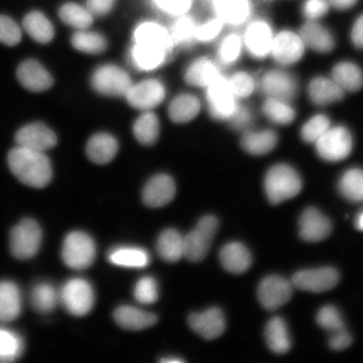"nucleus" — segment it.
Wrapping results in <instances>:
<instances>
[{
	"mask_svg": "<svg viewBox=\"0 0 363 363\" xmlns=\"http://www.w3.org/2000/svg\"><path fill=\"white\" fill-rule=\"evenodd\" d=\"M8 165L18 180L31 188H45L52 179V163L45 152L17 146L9 152Z\"/></svg>",
	"mask_w": 363,
	"mask_h": 363,
	"instance_id": "nucleus-1",
	"label": "nucleus"
},
{
	"mask_svg": "<svg viewBox=\"0 0 363 363\" xmlns=\"http://www.w3.org/2000/svg\"><path fill=\"white\" fill-rule=\"evenodd\" d=\"M267 199L279 204L296 197L302 190V179L291 166L280 163L267 171L264 179Z\"/></svg>",
	"mask_w": 363,
	"mask_h": 363,
	"instance_id": "nucleus-2",
	"label": "nucleus"
},
{
	"mask_svg": "<svg viewBox=\"0 0 363 363\" xmlns=\"http://www.w3.org/2000/svg\"><path fill=\"white\" fill-rule=\"evenodd\" d=\"M96 257V246L92 238L84 231H72L63 240V262L74 270H84L93 264Z\"/></svg>",
	"mask_w": 363,
	"mask_h": 363,
	"instance_id": "nucleus-3",
	"label": "nucleus"
},
{
	"mask_svg": "<svg viewBox=\"0 0 363 363\" xmlns=\"http://www.w3.org/2000/svg\"><path fill=\"white\" fill-rule=\"evenodd\" d=\"M59 299L62 306L71 315L84 316L92 311L94 306V289L87 280L71 279L59 290Z\"/></svg>",
	"mask_w": 363,
	"mask_h": 363,
	"instance_id": "nucleus-4",
	"label": "nucleus"
},
{
	"mask_svg": "<svg viewBox=\"0 0 363 363\" xmlns=\"http://www.w3.org/2000/svg\"><path fill=\"white\" fill-rule=\"evenodd\" d=\"M43 231L38 222L30 218L22 220L11 231L10 248L12 255L19 260H27L39 252Z\"/></svg>",
	"mask_w": 363,
	"mask_h": 363,
	"instance_id": "nucleus-5",
	"label": "nucleus"
},
{
	"mask_svg": "<svg viewBox=\"0 0 363 363\" xmlns=\"http://www.w3.org/2000/svg\"><path fill=\"white\" fill-rule=\"evenodd\" d=\"M219 227L214 216H206L199 220L194 228L184 237V257L199 262L206 257Z\"/></svg>",
	"mask_w": 363,
	"mask_h": 363,
	"instance_id": "nucleus-6",
	"label": "nucleus"
},
{
	"mask_svg": "<svg viewBox=\"0 0 363 363\" xmlns=\"http://www.w3.org/2000/svg\"><path fill=\"white\" fill-rule=\"evenodd\" d=\"M352 136L343 125L330 127L315 143L316 152L323 160L337 162L344 160L352 150Z\"/></svg>",
	"mask_w": 363,
	"mask_h": 363,
	"instance_id": "nucleus-7",
	"label": "nucleus"
},
{
	"mask_svg": "<svg viewBox=\"0 0 363 363\" xmlns=\"http://www.w3.org/2000/svg\"><path fill=\"white\" fill-rule=\"evenodd\" d=\"M93 88L102 95L111 97L125 96L133 83L123 69L115 65H104L94 72Z\"/></svg>",
	"mask_w": 363,
	"mask_h": 363,
	"instance_id": "nucleus-8",
	"label": "nucleus"
},
{
	"mask_svg": "<svg viewBox=\"0 0 363 363\" xmlns=\"http://www.w3.org/2000/svg\"><path fill=\"white\" fill-rule=\"evenodd\" d=\"M231 91L228 79L220 76L207 87V99L211 116L216 120H230L239 104Z\"/></svg>",
	"mask_w": 363,
	"mask_h": 363,
	"instance_id": "nucleus-9",
	"label": "nucleus"
},
{
	"mask_svg": "<svg viewBox=\"0 0 363 363\" xmlns=\"http://www.w3.org/2000/svg\"><path fill=\"white\" fill-rule=\"evenodd\" d=\"M274 34L270 23L264 19L249 21L242 36L243 45L250 55L263 59L270 55Z\"/></svg>",
	"mask_w": 363,
	"mask_h": 363,
	"instance_id": "nucleus-10",
	"label": "nucleus"
},
{
	"mask_svg": "<svg viewBox=\"0 0 363 363\" xmlns=\"http://www.w3.org/2000/svg\"><path fill=\"white\" fill-rule=\"evenodd\" d=\"M339 280L338 272L333 267H320L297 272L292 277L291 283L303 291L323 293L335 288Z\"/></svg>",
	"mask_w": 363,
	"mask_h": 363,
	"instance_id": "nucleus-11",
	"label": "nucleus"
},
{
	"mask_svg": "<svg viewBox=\"0 0 363 363\" xmlns=\"http://www.w3.org/2000/svg\"><path fill=\"white\" fill-rule=\"evenodd\" d=\"M293 289L292 283L283 277L271 275L263 279L258 286L257 297L266 310L274 311L290 301Z\"/></svg>",
	"mask_w": 363,
	"mask_h": 363,
	"instance_id": "nucleus-12",
	"label": "nucleus"
},
{
	"mask_svg": "<svg viewBox=\"0 0 363 363\" xmlns=\"http://www.w3.org/2000/svg\"><path fill=\"white\" fill-rule=\"evenodd\" d=\"M306 45L301 35L292 30H284L274 35L270 55L282 66H290L298 62L305 53Z\"/></svg>",
	"mask_w": 363,
	"mask_h": 363,
	"instance_id": "nucleus-13",
	"label": "nucleus"
},
{
	"mask_svg": "<svg viewBox=\"0 0 363 363\" xmlns=\"http://www.w3.org/2000/svg\"><path fill=\"white\" fill-rule=\"evenodd\" d=\"M17 146L45 152L56 146L57 138L54 131L40 122L25 126L16 134Z\"/></svg>",
	"mask_w": 363,
	"mask_h": 363,
	"instance_id": "nucleus-14",
	"label": "nucleus"
},
{
	"mask_svg": "<svg viewBox=\"0 0 363 363\" xmlns=\"http://www.w3.org/2000/svg\"><path fill=\"white\" fill-rule=\"evenodd\" d=\"M125 96L131 106L138 110L148 111L163 101L165 89L160 82L150 79L131 86Z\"/></svg>",
	"mask_w": 363,
	"mask_h": 363,
	"instance_id": "nucleus-15",
	"label": "nucleus"
},
{
	"mask_svg": "<svg viewBox=\"0 0 363 363\" xmlns=\"http://www.w3.org/2000/svg\"><path fill=\"white\" fill-rule=\"evenodd\" d=\"M16 76L23 87L30 92H44L53 85L51 74L35 59L22 62L17 68Z\"/></svg>",
	"mask_w": 363,
	"mask_h": 363,
	"instance_id": "nucleus-16",
	"label": "nucleus"
},
{
	"mask_svg": "<svg viewBox=\"0 0 363 363\" xmlns=\"http://www.w3.org/2000/svg\"><path fill=\"white\" fill-rule=\"evenodd\" d=\"M210 3L216 17L224 24L240 26L251 20L252 0H210Z\"/></svg>",
	"mask_w": 363,
	"mask_h": 363,
	"instance_id": "nucleus-17",
	"label": "nucleus"
},
{
	"mask_svg": "<svg viewBox=\"0 0 363 363\" xmlns=\"http://www.w3.org/2000/svg\"><path fill=\"white\" fill-rule=\"evenodd\" d=\"M189 325L194 333L206 340L220 337L225 330V319L219 308H210L199 313H194L189 318Z\"/></svg>",
	"mask_w": 363,
	"mask_h": 363,
	"instance_id": "nucleus-18",
	"label": "nucleus"
},
{
	"mask_svg": "<svg viewBox=\"0 0 363 363\" xmlns=\"http://www.w3.org/2000/svg\"><path fill=\"white\" fill-rule=\"evenodd\" d=\"M331 230L330 220L318 208H306L299 219V235L306 242H322L329 237Z\"/></svg>",
	"mask_w": 363,
	"mask_h": 363,
	"instance_id": "nucleus-19",
	"label": "nucleus"
},
{
	"mask_svg": "<svg viewBox=\"0 0 363 363\" xmlns=\"http://www.w3.org/2000/svg\"><path fill=\"white\" fill-rule=\"evenodd\" d=\"M261 89L267 98L291 101L297 93L296 80L282 70H270L262 77Z\"/></svg>",
	"mask_w": 363,
	"mask_h": 363,
	"instance_id": "nucleus-20",
	"label": "nucleus"
},
{
	"mask_svg": "<svg viewBox=\"0 0 363 363\" xmlns=\"http://www.w3.org/2000/svg\"><path fill=\"white\" fill-rule=\"evenodd\" d=\"M176 194L174 179L166 174L153 177L145 186L143 192V202L151 208H160L167 206Z\"/></svg>",
	"mask_w": 363,
	"mask_h": 363,
	"instance_id": "nucleus-21",
	"label": "nucleus"
},
{
	"mask_svg": "<svg viewBox=\"0 0 363 363\" xmlns=\"http://www.w3.org/2000/svg\"><path fill=\"white\" fill-rule=\"evenodd\" d=\"M135 43L160 48L171 54L174 40L164 27L155 22H144L138 26L134 33Z\"/></svg>",
	"mask_w": 363,
	"mask_h": 363,
	"instance_id": "nucleus-22",
	"label": "nucleus"
},
{
	"mask_svg": "<svg viewBox=\"0 0 363 363\" xmlns=\"http://www.w3.org/2000/svg\"><path fill=\"white\" fill-rule=\"evenodd\" d=\"M301 38L306 47L320 53H328L335 48L333 33L318 21H307L301 29Z\"/></svg>",
	"mask_w": 363,
	"mask_h": 363,
	"instance_id": "nucleus-23",
	"label": "nucleus"
},
{
	"mask_svg": "<svg viewBox=\"0 0 363 363\" xmlns=\"http://www.w3.org/2000/svg\"><path fill=\"white\" fill-rule=\"evenodd\" d=\"M220 261L224 269L231 274H242L251 267L252 257L243 244L233 242L221 248Z\"/></svg>",
	"mask_w": 363,
	"mask_h": 363,
	"instance_id": "nucleus-24",
	"label": "nucleus"
},
{
	"mask_svg": "<svg viewBox=\"0 0 363 363\" xmlns=\"http://www.w3.org/2000/svg\"><path fill=\"white\" fill-rule=\"evenodd\" d=\"M113 319L121 328L129 330H142L155 325L157 318L152 313L140 308L122 306L113 313Z\"/></svg>",
	"mask_w": 363,
	"mask_h": 363,
	"instance_id": "nucleus-25",
	"label": "nucleus"
},
{
	"mask_svg": "<svg viewBox=\"0 0 363 363\" xmlns=\"http://www.w3.org/2000/svg\"><path fill=\"white\" fill-rule=\"evenodd\" d=\"M345 91L331 79L317 77L308 85V95L316 106H325L342 101Z\"/></svg>",
	"mask_w": 363,
	"mask_h": 363,
	"instance_id": "nucleus-26",
	"label": "nucleus"
},
{
	"mask_svg": "<svg viewBox=\"0 0 363 363\" xmlns=\"http://www.w3.org/2000/svg\"><path fill=\"white\" fill-rule=\"evenodd\" d=\"M22 311V296L19 287L11 281H0V321L17 319Z\"/></svg>",
	"mask_w": 363,
	"mask_h": 363,
	"instance_id": "nucleus-27",
	"label": "nucleus"
},
{
	"mask_svg": "<svg viewBox=\"0 0 363 363\" xmlns=\"http://www.w3.org/2000/svg\"><path fill=\"white\" fill-rule=\"evenodd\" d=\"M108 260L112 264L128 269H144L150 264L149 253L138 247L121 246L113 248L108 253Z\"/></svg>",
	"mask_w": 363,
	"mask_h": 363,
	"instance_id": "nucleus-28",
	"label": "nucleus"
},
{
	"mask_svg": "<svg viewBox=\"0 0 363 363\" xmlns=\"http://www.w3.org/2000/svg\"><path fill=\"white\" fill-rule=\"evenodd\" d=\"M220 72L211 59L201 57L192 63L185 74V81L189 85L206 87L219 78Z\"/></svg>",
	"mask_w": 363,
	"mask_h": 363,
	"instance_id": "nucleus-29",
	"label": "nucleus"
},
{
	"mask_svg": "<svg viewBox=\"0 0 363 363\" xmlns=\"http://www.w3.org/2000/svg\"><path fill=\"white\" fill-rule=\"evenodd\" d=\"M278 143V135L272 130L247 131L242 135L240 144L247 153L262 156L269 153Z\"/></svg>",
	"mask_w": 363,
	"mask_h": 363,
	"instance_id": "nucleus-30",
	"label": "nucleus"
},
{
	"mask_svg": "<svg viewBox=\"0 0 363 363\" xmlns=\"http://www.w3.org/2000/svg\"><path fill=\"white\" fill-rule=\"evenodd\" d=\"M118 151L117 140L106 133L94 135L87 145V155L97 164H106L116 157Z\"/></svg>",
	"mask_w": 363,
	"mask_h": 363,
	"instance_id": "nucleus-31",
	"label": "nucleus"
},
{
	"mask_svg": "<svg viewBox=\"0 0 363 363\" xmlns=\"http://www.w3.org/2000/svg\"><path fill=\"white\" fill-rule=\"evenodd\" d=\"M157 251L162 259L177 262L184 257V237L175 229L163 230L157 239Z\"/></svg>",
	"mask_w": 363,
	"mask_h": 363,
	"instance_id": "nucleus-32",
	"label": "nucleus"
},
{
	"mask_svg": "<svg viewBox=\"0 0 363 363\" xmlns=\"http://www.w3.org/2000/svg\"><path fill=\"white\" fill-rule=\"evenodd\" d=\"M265 339L270 350L279 355L287 353L291 347L287 324L280 317L272 318L267 324Z\"/></svg>",
	"mask_w": 363,
	"mask_h": 363,
	"instance_id": "nucleus-33",
	"label": "nucleus"
},
{
	"mask_svg": "<svg viewBox=\"0 0 363 363\" xmlns=\"http://www.w3.org/2000/svg\"><path fill=\"white\" fill-rule=\"evenodd\" d=\"M23 27L31 38L40 44H48L51 42L55 33L52 22L40 11L27 13L23 20Z\"/></svg>",
	"mask_w": 363,
	"mask_h": 363,
	"instance_id": "nucleus-34",
	"label": "nucleus"
},
{
	"mask_svg": "<svg viewBox=\"0 0 363 363\" xmlns=\"http://www.w3.org/2000/svg\"><path fill=\"white\" fill-rule=\"evenodd\" d=\"M30 301L36 312L48 314L55 310L58 303H60L59 290L50 283L36 284L31 289Z\"/></svg>",
	"mask_w": 363,
	"mask_h": 363,
	"instance_id": "nucleus-35",
	"label": "nucleus"
},
{
	"mask_svg": "<svg viewBox=\"0 0 363 363\" xmlns=\"http://www.w3.org/2000/svg\"><path fill=\"white\" fill-rule=\"evenodd\" d=\"M333 79L344 91L357 92L363 86V72L355 63L342 62L334 67Z\"/></svg>",
	"mask_w": 363,
	"mask_h": 363,
	"instance_id": "nucleus-36",
	"label": "nucleus"
},
{
	"mask_svg": "<svg viewBox=\"0 0 363 363\" xmlns=\"http://www.w3.org/2000/svg\"><path fill=\"white\" fill-rule=\"evenodd\" d=\"M131 55L136 67L142 70L150 71L162 65L170 53L160 48L135 43Z\"/></svg>",
	"mask_w": 363,
	"mask_h": 363,
	"instance_id": "nucleus-37",
	"label": "nucleus"
},
{
	"mask_svg": "<svg viewBox=\"0 0 363 363\" xmlns=\"http://www.w3.org/2000/svg\"><path fill=\"white\" fill-rule=\"evenodd\" d=\"M201 103L191 94H184L172 101L169 108L170 119L176 123H186L196 117Z\"/></svg>",
	"mask_w": 363,
	"mask_h": 363,
	"instance_id": "nucleus-38",
	"label": "nucleus"
},
{
	"mask_svg": "<svg viewBox=\"0 0 363 363\" xmlns=\"http://www.w3.org/2000/svg\"><path fill=\"white\" fill-rule=\"evenodd\" d=\"M340 194L351 202H363V169H351L344 172L339 180Z\"/></svg>",
	"mask_w": 363,
	"mask_h": 363,
	"instance_id": "nucleus-39",
	"label": "nucleus"
},
{
	"mask_svg": "<svg viewBox=\"0 0 363 363\" xmlns=\"http://www.w3.org/2000/svg\"><path fill=\"white\" fill-rule=\"evenodd\" d=\"M134 134L139 142L145 146H152L157 143L160 134V125L155 113L145 112L134 124Z\"/></svg>",
	"mask_w": 363,
	"mask_h": 363,
	"instance_id": "nucleus-40",
	"label": "nucleus"
},
{
	"mask_svg": "<svg viewBox=\"0 0 363 363\" xmlns=\"http://www.w3.org/2000/svg\"><path fill=\"white\" fill-rule=\"evenodd\" d=\"M262 111L267 119L278 125H289L295 119L296 113L289 101L267 98L262 106Z\"/></svg>",
	"mask_w": 363,
	"mask_h": 363,
	"instance_id": "nucleus-41",
	"label": "nucleus"
},
{
	"mask_svg": "<svg viewBox=\"0 0 363 363\" xmlns=\"http://www.w3.org/2000/svg\"><path fill=\"white\" fill-rule=\"evenodd\" d=\"M24 351V342L15 331L0 326V362L16 361Z\"/></svg>",
	"mask_w": 363,
	"mask_h": 363,
	"instance_id": "nucleus-42",
	"label": "nucleus"
},
{
	"mask_svg": "<svg viewBox=\"0 0 363 363\" xmlns=\"http://www.w3.org/2000/svg\"><path fill=\"white\" fill-rule=\"evenodd\" d=\"M59 17L65 24L80 30L87 29L93 23L92 13L88 9L75 3L63 4L59 10Z\"/></svg>",
	"mask_w": 363,
	"mask_h": 363,
	"instance_id": "nucleus-43",
	"label": "nucleus"
},
{
	"mask_svg": "<svg viewBox=\"0 0 363 363\" xmlns=\"http://www.w3.org/2000/svg\"><path fill=\"white\" fill-rule=\"evenodd\" d=\"M71 43L75 49L88 54H101L107 48L106 40L102 35L84 30L74 33Z\"/></svg>",
	"mask_w": 363,
	"mask_h": 363,
	"instance_id": "nucleus-44",
	"label": "nucleus"
},
{
	"mask_svg": "<svg viewBox=\"0 0 363 363\" xmlns=\"http://www.w3.org/2000/svg\"><path fill=\"white\" fill-rule=\"evenodd\" d=\"M196 29L197 26L192 18L181 16L172 28L171 36L174 43L184 48L191 47L196 40Z\"/></svg>",
	"mask_w": 363,
	"mask_h": 363,
	"instance_id": "nucleus-45",
	"label": "nucleus"
},
{
	"mask_svg": "<svg viewBox=\"0 0 363 363\" xmlns=\"http://www.w3.org/2000/svg\"><path fill=\"white\" fill-rule=\"evenodd\" d=\"M242 36L230 34L222 40L219 48V57L225 65H233L238 60L243 47Z\"/></svg>",
	"mask_w": 363,
	"mask_h": 363,
	"instance_id": "nucleus-46",
	"label": "nucleus"
},
{
	"mask_svg": "<svg viewBox=\"0 0 363 363\" xmlns=\"http://www.w3.org/2000/svg\"><path fill=\"white\" fill-rule=\"evenodd\" d=\"M330 127V121L325 115H316L311 118L301 128V138L308 143H315L317 140Z\"/></svg>",
	"mask_w": 363,
	"mask_h": 363,
	"instance_id": "nucleus-47",
	"label": "nucleus"
},
{
	"mask_svg": "<svg viewBox=\"0 0 363 363\" xmlns=\"http://www.w3.org/2000/svg\"><path fill=\"white\" fill-rule=\"evenodd\" d=\"M158 296V284L152 277L145 276L135 284L134 297L136 301L143 305H152L157 301Z\"/></svg>",
	"mask_w": 363,
	"mask_h": 363,
	"instance_id": "nucleus-48",
	"label": "nucleus"
},
{
	"mask_svg": "<svg viewBox=\"0 0 363 363\" xmlns=\"http://www.w3.org/2000/svg\"><path fill=\"white\" fill-rule=\"evenodd\" d=\"M316 321L331 335L346 328L342 315L337 308L333 306L322 307L317 313Z\"/></svg>",
	"mask_w": 363,
	"mask_h": 363,
	"instance_id": "nucleus-49",
	"label": "nucleus"
},
{
	"mask_svg": "<svg viewBox=\"0 0 363 363\" xmlns=\"http://www.w3.org/2000/svg\"><path fill=\"white\" fill-rule=\"evenodd\" d=\"M230 87L237 98H247L256 88L255 80L245 72H238L228 79Z\"/></svg>",
	"mask_w": 363,
	"mask_h": 363,
	"instance_id": "nucleus-50",
	"label": "nucleus"
},
{
	"mask_svg": "<svg viewBox=\"0 0 363 363\" xmlns=\"http://www.w3.org/2000/svg\"><path fill=\"white\" fill-rule=\"evenodd\" d=\"M21 30L15 21L6 16H0V43L13 47L21 43Z\"/></svg>",
	"mask_w": 363,
	"mask_h": 363,
	"instance_id": "nucleus-51",
	"label": "nucleus"
},
{
	"mask_svg": "<svg viewBox=\"0 0 363 363\" xmlns=\"http://www.w3.org/2000/svg\"><path fill=\"white\" fill-rule=\"evenodd\" d=\"M330 7L328 0H305L302 6L303 16L307 21H318L328 13Z\"/></svg>",
	"mask_w": 363,
	"mask_h": 363,
	"instance_id": "nucleus-52",
	"label": "nucleus"
},
{
	"mask_svg": "<svg viewBox=\"0 0 363 363\" xmlns=\"http://www.w3.org/2000/svg\"><path fill=\"white\" fill-rule=\"evenodd\" d=\"M155 6L171 16L185 15L191 8L193 0H153Z\"/></svg>",
	"mask_w": 363,
	"mask_h": 363,
	"instance_id": "nucleus-53",
	"label": "nucleus"
},
{
	"mask_svg": "<svg viewBox=\"0 0 363 363\" xmlns=\"http://www.w3.org/2000/svg\"><path fill=\"white\" fill-rule=\"evenodd\" d=\"M223 25L224 23L216 17L201 26H197L196 34H195L196 40H201V42H211L220 33V31L223 29Z\"/></svg>",
	"mask_w": 363,
	"mask_h": 363,
	"instance_id": "nucleus-54",
	"label": "nucleus"
},
{
	"mask_svg": "<svg viewBox=\"0 0 363 363\" xmlns=\"http://www.w3.org/2000/svg\"><path fill=\"white\" fill-rule=\"evenodd\" d=\"M352 338L347 328L330 335L329 346L334 351H343L351 346Z\"/></svg>",
	"mask_w": 363,
	"mask_h": 363,
	"instance_id": "nucleus-55",
	"label": "nucleus"
},
{
	"mask_svg": "<svg viewBox=\"0 0 363 363\" xmlns=\"http://www.w3.org/2000/svg\"><path fill=\"white\" fill-rule=\"evenodd\" d=\"M229 121L233 128L235 130H242L251 122V113H250L247 108L239 106Z\"/></svg>",
	"mask_w": 363,
	"mask_h": 363,
	"instance_id": "nucleus-56",
	"label": "nucleus"
},
{
	"mask_svg": "<svg viewBox=\"0 0 363 363\" xmlns=\"http://www.w3.org/2000/svg\"><path fill=\"white\" fill-rule=\"evenodd\" d=\"M115 0H87L88 11L94 16H104L111 11Z\"/></svg>",
	"mask_w": 363,
	"mask_h": 363,
	"instance_id": "nucleus-57",
	"label": "nucleus"
},
{
	"mask_svg": "<svg viewBox=\"0 0 363 363\" xmlns=\"http://www.w3.org/2000/svg\"><path fill=\"white\" fill-rule=\"evenodd\" d=\"M351 38L355 47L363 48V13L354 22Z\"/></svg>",
	"mask_w": 363,
	"mask_h": 363,
	"instance_id": "nucleus-58",
	"label": "nucleus"
},
{
	"mask_svg": "<svg viewBox=\"0 0 363 363\" xmlns=\"http://www.w3.org/2000/svg\"><path fill=\"white\" fill-rule=\"evenodd\" d=\"M330 6L339 11H347L356 6L358 0H328Z\"/></svg>",
	"mask_w": 363,
	"mask_h": 363,
	"instance_id": "nucleus-59",
	"label": "nucleus"
},
{
	"mask_svg": "<svg viewBox=\"0 0 363 363\" xmlns=\"http://www.w3.org/2000/svg\"><path fill=\"white\" fill-rule=\"evenodd\" d=\"M355 225L357 230L363 231V211L357 216Z\"/></svg>",
	"mask_w": 363,
	"mask_h": 363,
	"instance_id": "nucleus-60",
	"label": "nucleus"
},
{
	"mask_svg": "<svg viewBox=\"0 0 363 363\" xmlns=\"http://www.w3.org/2000/svg\"><path fill=\"white\" fill-rule=\"evenodd\" d=\"M160 362H163V363H179V362H184V360L181 359V358L170 357L163 358V359H161Z\"/></svg>",
	"mask_w": 363,
	"mask_h": 363,
	"instance_id": "nucleus-61",
	"label": "nucleus"
}]
</instances>
